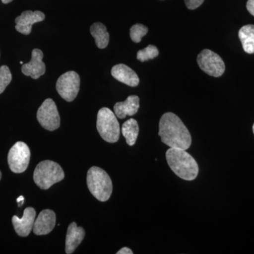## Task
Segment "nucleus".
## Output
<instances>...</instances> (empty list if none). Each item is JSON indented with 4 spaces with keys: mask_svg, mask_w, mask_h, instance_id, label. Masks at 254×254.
Instances as JSON below:
<instances>
[{
    "mask_svg": "<svg viewBox=\"0 0 254 254\" xmlns=\"http://www.w3.org/2000/svg\"><path fill=\"white\" fill-rule=\"evenodd\" d=\"M80 76L73 71H67L60 76L56 83L57 91L64 100L71 102L77 96L80 89Z\"/></svg>",
    "mask_w": 254,
    "mask_h": 254,
    "instance_id": "6e6552de",
    "label": "nucleus"
},
{
    "mask_svg": "<svg viewBox=\"0 0 254 254\" xmlns=\"http://www.w3.org/2000/svg\"><path fill=\"white\" fill-rule=\"evenodd\" d=\"M122 132L124 137L126 138L127 144L132 146L136 143L139 132V127L136 120L129 119L123 124Z\"/></svg>",
    "mask_w": 254,
    "mask_h": 254,
    "instance_id": "6ab92c4d",
    "label": "nucleus"
},
{
    "mask_svg": "<svg viewBox=\"0 0 254 254\" xmlns=\"http://www.w3.org/2000/svg\"><path fill=\"white\" fill-rule=\"evenodd\" d=\"M37 120L43 128L55 131L60 126V117L53 100L48 98L43 102L37 113Z\"/></svg>",
    "mask_w": 254,
    "mask_h": 254,
    "instance_id": "1a4fd4ad",
    "label": "nucleus"
},
{
    "mask_svg": "<svg viewBox=\"0 0 254 254\" xmlns=\"http://www.w3.org/2000/svg\"><path fill=\"white\" fill-rule=\"evenodd\" d=\"M239 38L243 49L248 54L254 53V25L244 26L239 31Z\"/></svg>",
    "mask_w": 254,
    "mask_h": 254,
    "instance_id": "a211bd4d",
    "label": "nucleus"
},
{
    "mask_svg": "<svg viewBox=\"0 0 254 254\" xmlns=\"http://www.w3.org/2000/svg\"><path fill=\"white\" fill-rule=\"evenodd\" d=\"M64 178V173L61 166L51 160H45L37 165L33 173V180L37 186L42 190H48L55 184Z\"/></svg>",
    "mask_w": 254,
    "mask_h": 254,
    "instance_id": "20e7f679",
    "label": "nucleus"
},
{
    "mask_svg": "<svg viewBox=\"0 0 254 254\" xmlns=\"http://www.w3.org/2000/svg\"><path fill=\"white\" fill-rule=\"evenodd\" d=\"M31 151L26 143L18 141L15 143L8 154L10 170L14 173H22L29 165Z\"/></svg>",
    "mask_w": 254,
    "mask_h": 254,
    "instance_id": "423d86ee",
    "label": "nucleus"
},
{
    "mask_svg": "<svg viewBox=\"0 0 254 254\" xmlns=\"http://www.w3.org/2000/svg\"><path fill=\"white\" fill-rule=\"evenodd\" d=\"M118 254H132L133 252L132 251L130 250L129 248H127V247H124V248L121 249L119 252H117Z\"/></svg>",
    "mask_w": 254,
    "mask_h": 254,
    "instance_id": "393cba45",
    "label": "nucleus"
},
{
    "mask_svg": "<svg viewBox=\"0 0 254 254\" xmlns=\"http://www.w3.org/2000/svg\"><path fill=\"white\" fill-rule=\"evenodd\" d=\"M111 73L115 79L127 86L136 87L139 83V78L136 73L124 64H119L114 66Z\"/></svg>",
    "mask_w": 254,
    "mask_h": 254,
    "instance_id": "4468645a",
    "label": "nucleus"
},
{
    "mask_svg": "<svg viewBox=\"0 0 254 254\" xmlns=\"http://www.w3.org/2000/svg\"><path fill=\"white\" fill-rule=\"evenodd\" d=\"M148 28L144 25L141 24V23H136L133 25L130 29V37L132 41L134 43H138L141 41L143 37L148 33Z\"/></svg>",
    "mask_w": 254,
    "mask_h": 254,
    "instance_id": "412c9836",
    "label": "nucleus"
},
{
    "mask_svg": "<svg viewBox=\"0 0 254 254\" xmlns=\"http://www.w3.org/2000/svg\"><path fill=\"white\" fill-rule=\"evenodd\" d=\"M43 53L40 49L32 51L31 60L23 64L21 71L25 76H31L33 79H38L46 73V64L43 62Z\"/></svg>",
    "mask_w": 254,
    "mask_h": 254,
    "instance_id": "9d476101",
    "label": "nucleus"
},
{
    "mask_svg": "<svg viewBox=\"0 0 254 254\" xmlns=\"http://www.w3.org/2000/svg\"><path fill=\"white\" fill-rule=\"evenodd\" d=\"M197 63L202 71L209 76L220 77L225 70V65L220 56L210 50L201 51L197 57Z\"/></svg>",
    "mask_w": 254,
    "mask_h": 254,
    "instance_id": "0eeeda50",
    "label": "nucleus"
},
{
    "mask_svg": "<svg viewBox=\"0 0 254 254\" xmlns=\"http://www.w3.org/2000/svg\"><path fill=\"white\" fill-rule=\"evenodd\" d=\"M247 8L249 12L254 16V0H248L247 3Z\"/></svg>",
    "mask_w": 254,
    "mask_h": 254,
    "instance_id": "b1692460",
    "label": "nucleus"
},
{
    "mask_svg": "<svg viewBox=\"0 0 254 254\" xmlns=\"http://www.w3.org/2000/svg\"><path fill=\"white\" fill-rule=\"evenodd\" d=\"M87 185L93 196L102 202L109 200L113 182L108 174L98 167H92L87 174Z\"/></svg>",
    "mask_w": 254,
    "mask_h": 254,
    "instance_id": "7ed1b4c3",
    "label": "nucleus"
},
{
    "mask_svg": "<svg viewBox=\"0 0 254 254\" xmlns=\"http://www.w3.org/2000/svg\"><path fill=\"white\" fill-rule=\"evenodd\" d=\"M46 16L40 11H23L21 16L15 19L16 30L21 34L28 36L31 33L32 26L36 23L44 21Z\"/></svg>",
    "mask_w": 254,
    "mask_h": 254,
    "instance_id": "9b49d317",
    "label": "nucleus"
},
{
    "mask_svg": "<svg viewBox=\"0 0 254 254\" xmlns=\"http://www.w3.org/2000/svg\"><path fill=\"white\" fill-rule=\"evenodd\" d=\"M56 224V215L53 210H43L35 220L33 230L35 235H46L53 231Z\"/></svg>",
    "mask_w": 254,
    "mask_h": 254,
    "instance_id": "ddd939ff",
    "label": "nucleus"
},
{
    "mask_svg": "<svg viewBox=\"0 0 254 254\" xmlns=\"http://www.w3.org/2000/svg\"><path fill=\"white\" fill-rule=\"evenodd\" d=\"M97 129L100 136L108 143H116L120 139V124L115 114L109 108H103L98 112Z\"/></svg>",
    "mask_w": 254,
    "mask_h": 254,
    "instance_id": "39448f33",
    "label": "nucleus"
},
{
    "mask_svg": "<svg viewBox=\"0 0 254 254\" xmlns=\"http://www.w3.org/2000/svg\"><path fill=\"white\" fill-rule=\"evenodd\" d=\"M85 231L83 227H78L76 222L70 224L66 237V253L73 254L84 239Z\"/></svg>",
    "mask_w": 254,
    "mask_h": 254,
    "instance_id": "dca6fc26",
    "label": "nucleus"
},
{
    "mask_svg": "<svg viewBox=\"0 0 254 254\" xmlns=\"http://www.w3.org/2000/svg\"><path fill=\"white\" fill-rule=\"evenodd\" d=\"M158 135L164 144L170 148L187 150L191 145V136L188 128L173 113H165L160 118Z\"/></svg>",
    "mask_w": 254,
    "mask_h": 254,
    "instance_id": "f257e3e1",
    "label": "nucleus"
},
{
    "mask_svg": "<svg viewBox=\"0 0 254 254\" xmlns=\"http://www.w3.org/2000/svg\"><path fill=\"white\" fill-rule=\"evenodd\" d=\"M13 0H1V1H2L4 4H8V3H10Z\"/></svg>",
    "mask_w": 254,
    "mask_h": 254,
    "instance_id": "bb28decb",
    "label": "nucleus"
},
{
    "mask_svg": "<svg viewBox=\"0 0 254 254\" xmlns=\"http://www.w3.org/2000/svg\"><path fill=\"white\" fill-rule=\"evenodd\" d=\"M16 201L18 203V206H21L24 203V197L23 195H21V196L18 197L17 199H16Z\"/></svg>",
    "mask_w": 254,
    "mask_h": 254,
    "instance_id": "a878e982",
    "label": "nucleus"
},
{
    "mask_svg": "<svg viewBox=\"0 0 254 254\" xmlns=\"http://www.w3.org/2000/svg\"><path fill=\"white\" fill-rule=\"evenodd\" d=\"M1 171H0V180H1Z\"/></svg>",
    "mask_w": 254,
    "mask_h": 254,
    "instance_id": "cd10ccee",
    "label": "nucleus"
},
{
    "mask_svg": "<svg viewBox=\"0 0 254 254\" xmlns=\"http://www.w3.org/2000/svg\"><path fill=\"white\" fill-rule=\"evenodd\" d=\"M140 99L137 95H130L124 102H119L114 106L115 115L120 119L136 115L139 109Z\"/></svg>",
    "mask_w": 254,
    "mask_h": 254,
    "instance_id": "2eb2a0df",
    "label": "nucleus"
},
{
    "mask_svg": "<svg viewBox=\"0 0 254 254\" xmlns=\"http://www.w3.org/2000/svg\"><path fill=\"white\" fill-rule=\"evenodd\" d=\"M36 212L35 209L28 207L24 210L22 218L13 216L12 223L15 231L20 237H27L31 233L35 220H36Z\"/></svg>",
    "mask_w": 254,
    "mask_h": 254,
    "instance_id": "f8f14e48",
    "label": "nucleus"
},
{
    "mask_svg": "<svg viewBox=\"0 0 254 254\" xmlns=\"http://www.w3.org/2000/svg\"><path fill=\"white\" fill-rule=\"evenodd\" d=\"M92 36L95 38V44L100 49H105L108 47L110 41V35L107 31L106 26L103 23H93L90 28Z\"/></svg>",
    "mask_w": 254,
    "mask_h": 254,
    "instance_id": "f3484780",
    "label": "nucleus"
},
{
    "mask_svg": "<svg viewBox=\"0 0 254 254\" xmlns=\"http://www.w3.org/2000/svg\"><path fill=\"white\" fill-rule=\"evenodd\" d=\"M253 131H254V125H253Z\"/></svg>",
    "mask_w": 254,
    "mask_h": 254,
    "instance_id": "c756f323",
    "label": "nucleus"
},
{
    "mask_svg": "<svg viewBox=\"0 0 254 254\" xmlns=\"http://www.w3.org/2000/svg\"><path fill=\"white\" fill-rule=\"evenodd\" d=\"M205 0H185V4L189 9L193 10L199 7Z\"/></svg>",
    "mask_w": 254,
    "mask_h": 254,
    "instance_id": "5701e85b",
    "label": "nucleus"
},
{
    "mask_svg": "<svg viewBox=\"0 0 254 254\" xmlns=\"http://www.w3.org/2000/svg\"><path fill=\"white\" fill-rule=\"evenodd\" d=\"M12 80V75L9 67L6 65H3L0 67V94L4 91L8 85Z\"/></svg>",
    "mask_w": 254,
    "mask_h": 254,
    "instance_id": "4be33fe9",
    "label": "nucleus"
},
{
    "mask_svg": "<svg viewBox=\"0 0 254 254\" xmlns=\"http://www.w3.org/2000/svg\"><path fill=\"white\" fill-rule=\"evenodd\" d=\"M166 160L173 173L182 180L192 181L198 176V163L186 150L170 148L166 152Z\"/></svg>",
    "mask_w": 254,
    "mask_h": 254,
    "instance_id": "f03ea898",
    "label": "nucleus"
},
{
    "mask_svg": "<svg viewBox=\"0 0 254 254\" xmlns=\"http://www.w3.org/2000/svg\"><path fill=\"white\" fill-rule=\"evenodd\" d=\"M20 64H23V62H20Z\"/></svg>",
    "mask_w": 254,
    "mask_h": 254,
    "instance_id": "c85d7f7f",
    "label": "nucleus"
},
{
    "mask_svg": "<svg viewBox=\"0 0 254 254\" xmlns=\"http://www.w3.org/2000/svg\"><path fill=\"white\" fill-rule=\"evenodd\" d=\"M159 55V50L157 47L149 45L144 49L139 50L137 53V60H139L141 63L148 61L150 60L155 59Z\"/></svg>",
    "mask_w": 254,
    "mask_h": 254,
    "instance_id": "aec40b11",
    "label": "nucleus"
}]
</instances>
